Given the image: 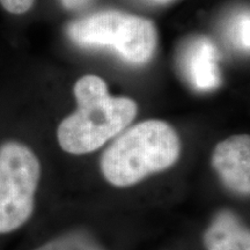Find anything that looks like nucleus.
Returning a JSON list of instances; mask_svg holds the SVG:
<instances>
[{
  "mask_svg": "<svg viewBox=\"0 0 250 250\" xmlns=\"http://www.w3.org/2000/svg\"><path fill=\"white\" fill-rule=\"evenodd\" d=\"M41 176L39 159L28 146L11 140L0 146V234L31 217Z\"/></svg>",
  "mask_w": 250,
  "mask_h": 250,
  "instance_id": "nucleus-4",
  "label": "nucleus"
},
{
  "mask_svg": "<svg viewBox=\"0 0 250 250\" xmlns=\"http://www.w3.org/2000/svg\"><path fill=\"white\" fill-rule=\"evenodd\" d=\"M34 250H104L94 240L81 234H71L52 240Z\"/></svg>",
  "mask_w": 250,
  "mask_h": 250,
  "instance_id": "nucleus-8",
  "label": "nucleus"
},
{
  "mask_svg": "<svg viewBox=\"0 0 250 250\" xmlns=\"http://www.w3.org/2000/svg\"><path fill=\"white\" fill-rule=\"evenodd\" d=\"M67 35L83 48H108L132 65H144L154 55L158 33L148 19L118 11H101L68 24Z\"/></svg>",
  "mask_w": 250,
  "mask_h": 250,
  "instance_id": "nucleus-3",
  "label": "nucleus"
},
{
  "mask_svg": "<svg viewBox=\"0 0 250 250\" xmlns=\"http://www.w3.org/2000/svg\"><path fill=\"white\" fill-rule=\"evenodd\" d=\"M217 61V49L204 36L189 40L180 56L184 74L198 90H212L219 86L220 76Z\"/></svg>",
  "mask_w": 250,
  "mask_h": 250,
  "instance_id": "nucleus-6",
  "label": "nucleus"
},
{
  "mask_svg": "<svg viewBox=\"0 0 250 250\" xmlns=\"http://www.w3.org/2000/svg\"><path fill=\"white\" fill-rule=\"evenodd\" d=\"M214 169L225 186L233 191H250V138L248 134L233 136L220 142L212 158Z\"/></svg>",
  "mask_w": 250,
  "mask_h": 250,
  "instance_id": "nucleus-5",
  "label": "nucleus"
},
{
  "mask_svg": "<svg viewBox=\"0 0 250 250\" xmlns=\"http://www.w3.org/2000/svg\"><path fill=\"white\" fill-rule=\"evenodd\" d=\"M233 37L235 42L242 49L249 50V14L248 12L242 15L239 21H236L235 28L233 31Z\"/></svg>",
  "mask_w": 250,
  "mask_h": 250,
  "instance_id": "nucleus-9",
  "label": "nucleus"
},
{
  "mask_svg": "<svg viewBox=\"0 0 250 250\" xmlns=\"http://www.w3.org/2000/svg\"><path fill=\"white\" fill-rule=\"evenodd\" d=\"M180 153V137L169 124L145 121L125 131L103 152L101 170L114 186L130 187L169 168Z\"/></svg>",
  "mask_w": 250,
  "mask_h": 250,
  "instance_id": "nucleus-2",
  "label": "nucleus"
},
{
  "mask_svg": "<svg viewBox=\"0 0 250 250\" xmlns=\"http://www.w3.org/2000/svg\"><path fill=\"white\" fill-rule=\"evenodd\" d=\"M88 0H62V4L68 9H76L85 5Z\"/></svg>",
  "mask_w": 250,
  "mask_h": 250,
  "instance_id": "nucleus-11",
  "label": "nucleus"
},
{
  "mask_svg": "<svg viewBox=\"0 0 250 250\" xmlns=\"http://www.w3.org/2000/svg\"><path fill=\"white\" fill-rule=\"evenodd\" d=\"M208 250H250L249 230L230 212L215 218L204 235Z\"/></svg>",
  "mask_w": 250,
  "mask_h": 250,
  "instance_id": "nucleus-7",
  "label": "nucleus"
},
{
  "mask_svg": "<svg viewBox=\"0 0 250 250\" xmlns=\"http://www.w3.org/2000/svg\"><path fill=\"white\" fill-rule=\"evenodd\" d=\"M74 95L78 109L57 130L59 145L71 154H87L102 147L129 126L137 115L132 99L111 96L105 81L94 74L77 81Z\"/></svg>",
  "mask_w": 250,
  "mask_h": 250,
  "instance_id": "nucleus-1",
  "label": "nucleus"
},
{
  "mask_svg": "<svg viewBox=\"0 0 250 250\" xmlns=\"http://www.w3.org/2000/svg\"><path fill=\"white\" fill-rule=\"evenodd\" d=\"M35 0H0V5L8 13L22 15L33 8Z\"/></svg>",
  "mask_w": 250,
  "mask_h": 250,
  "instance_id": "nucleus-10",
  "label": "nucleus"
},
{
  "mask_svg": "<svg viewBox=\"0 0 250 250\" xmlns=\"http://www.w3.org/2000/svg\"><path fill=\"white\" fill-rule=\"evenodd\" d=\"M155 1H160V2H165V1H168V0H155Z\"/></svg>",
  "mask_w": 250,
  "mask_h": 250,
  "instance_id": "nucleus-12",
  "label": "nucleus"
}]
</instances>
